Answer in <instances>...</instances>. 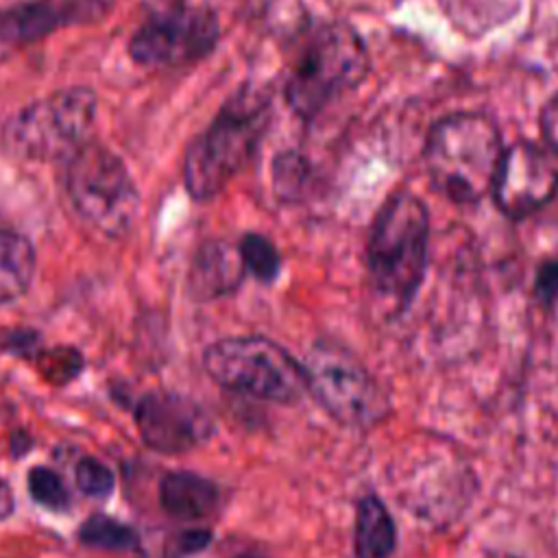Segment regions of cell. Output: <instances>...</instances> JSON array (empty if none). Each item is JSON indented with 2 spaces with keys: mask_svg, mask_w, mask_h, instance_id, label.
Wrapping results in <instances>:
<instances>
[{
  "mask_svg": "<svg viewBox=\"0 0 558 558\" xmlns=\"http://www.w3.org/2000/svg\"><path fill=\"white\" fill-rule=\"evenodd\" d=\"M270 122V100L264 92L242 87L233 94L187 146L183 181L192 198L216 196L255 155Z\"/></svg>",
  "mask_w": 558,
  "mask_h": 558,
  "instance_id": "6da1fadb",
  "label": "cell"
},
{
  "mask_svg": "<svg viewBox=\"0 0 558 558\" xmlns=\"http://www.w3.org/2000/svg\"><path fill=\"white\" fill-rule=\"evenodd\" d=\"M429 257V211L410 192L392 194L377 211L368 244L366 266L377 294L403 312L416 299Z\"/></svg>",
  "mask_w": 558,
  "mask_h": 558,
  "instance_id": "7a4b0ae2",
  "label": "cell"
},
{
  "mask_svg": "<svg viewBox=\"0 0 558 558\" xmlns=\"http://www.w3.org/2000/svg\"><path fill=\"white\" fill-rule=\"evenodd\" d=\"M504 146L497 126L480 113H453L429 133L425 166L432 183L456 203H475L493 190Z\"/></svg>",
  "mask_w": 558,
  "mask_h": 558,
  "instance_id": "3957f363",
  "label": "cell"
},
{
  "mask_svg": "<svg viewBox=\"0 0 558 558\" xmlns=\"http://www.w3.org/2000/svg\"><path fill=\"white\" fill-rule=\"evenodd\" d=\"M368 72L362 37L344 22L316 26L303 41L286 81L290 109L310 120Z\"/></svg>",
  "mask_w": 558,
  "mask_h": 558,
  "instance_id": "277c9868",
  "label": "cell"
},
{
  "mask_svg": "<svg viewBox=\"0 0 558 558\" xmlns=\"http://www.w3.org/2000/svg\"><path fill=\"white\" fill-rule=\"evenodd\" d=\"M98 98L89 87H65L15 111L2 129V144L17 157L68 161L94 142Z\"/></svg>",
  "mask_w": 558,
  "mask_h": 558,
  "instance_id": "5b68a950",
  "label": "cell"
},
{
  "mask_svg": "<svg viewBox=\"0 0 558 558\" xmlns=\"http://www.w3.org/2000/svg\"><path fill=\"white\" fill-rule=\"evenodd\" d=\"M65 192L76 214L109 238L124 235L140 211V192L124 161L89 142L65 161Z\"/></svg>",
  "mask_w": 558,
  "mask_h": 558,
  "instance_id": "8992f818",
  "label": "cell"
},
{
  "mask_svg": "<svg viewBox=\"0 0 558 558\" xmlns=\"http://www.w3.org/2000/svg\"><path fill=\"white\" fill-rule=\"evenodd\" d=\"M203 366L222 388L268 401L292 403L307 390L305 366L277 342L259 336L214 342L205 351Z\"/></svg>",
  "mask_w": 558,
  "mask_h": 558,
  "instance_id": "52a82bcc",
  "label": "cell"
},
{
  "mask_svg": "<svg viewBox=\"0 0 558 558\" xmlns=\"http://www.w3.org/2000/svg\"><path fill=\"white\" fill-rule=\"evenodd\" d=\"M303 366L307 390L340 425L366 429L388 416V395L349 349L336 342H316Z\"/></svg>",
  "mask_w": 558,
  "mask_h": 558,
  "instance_id": "ba28073f",
  "label": "cell"
},
{
  "mask_svg": "<svg viewBox=\"0 0 558 558\" xmlns=\"http://www.w3.org/2000/svg\"><path fill=\"white\" fill-rule=\"evenodd\" d=\"M220 39L218 17L203 7H174L150 15L129 41L137 65L163 70L190 65L207 57Z\"/></svg>",
  "mask_w": 558,
  "mask_h": 558,
  "instance_id": "9c48e42d",
  "label": "cell"
},
{
  "mask_svg": "<svg viewBox=\"0 0 558 558\" xmlns=\"http://www.w3.org/2000/svg\"><path fill=\"white\" fill-rule=\"evenodd\" d=\"M558 192V166L530 142H517L504 150L493 198L499 211L512 220L527 218L543 209Z\"/></svg>",
  "mask_w": 558,
  "mask_h": 558,
  "instance_id": "30bf717a",
  "label": "cell"
},
{
  "mask_svg": "<svg viewBox=\"0 0 558 558\" xmlns=\"http://www.w3.org/2000/svg\"><path fill=\"white\" fill-rule=\"evenodd\" d=\"M142 440L161 453H181L205 442L214 423L209 414L187 397L174 392H153L135 410Z\"/></svg>",
  "mask_w": 558,
  "mask_h": 558,
  "instance_id": "8fae6325",
  "label": "cell"
},
{
  "mask_svg": "<svg viewBox=\"0 0 558 558\" xmlns=\"http://www.w3.org/2000/svg\"><path fill=\"white\" fill-rule=\"evenodd\" d=\"M111 0H24L0 11V57L70 24L102 17Z\"/></svg>",
  "mask_w": 558,
  "mask_h": 558,
  "instance_id": "7c38bea8",
  "label": "cell"
},
{
  "mask_svg": "<svg viewBox=\"0 0 558 558\" xmlns=\"http://www.w3.org/2000/svg\"><path fill=\"white\" fill-rule=\"evenodd\" d=\"M244 264L240 251L225 242H207L192 266L190 272V292L196 299H216L222 296L242 281Z\"/></svg>",
  "mask_w": 558,
  "mask_h": 558,
  "instance_id": "4fadbf2b",
  "label": "cell"
},
{
  "mask_svg": "<svg viewBox=\"0 0 558 558\" xmlns=\"http://www.w3.org/2000/svg\"><path fill=\"white\" fill-rule=\"evenodd\" d=\"M355 558H390L397 549V525L377 495H364L355 506Z\"/></svg>",
  "mask_w": 558,
  "mask_h": 558,
  "instance_id": "5bb4252c",
  "label": "cell"
},
{
  "mask_svg": "<svg viewBox=\"0 0 558 558\" xmlns=\"http://www.w3.org/2000/svg\"><path fill=\"white\" fill-rule=\"evenodd\" d=\"M159 501L177 519H203L216 508L218 488L196 473L174 471L161 480Z\"/></svg>",
  "mask_w": 558,
  "mask_h": 558,
  "instance_id": "9a60e30c",
  "label": "cell"
},
{
  "mask_svg": "<svg viewBox=\"0 0 558 558\" xmlns=\"http://www.w3.org/2000/svg\"><path fill=\"white\" fill-rule=\"evenodd\" d=\"M33 272V244L15 231L0 229V305L24 294L31 286Z\"/></svg>",
  "mask_w": 558,
  "mask_h": 558,
  "instance_id": "2e32d148",
  "label": "cell"
},
{
  "mask_svg": "<svg viewBox=\"0 0 558 558\" xmlns=\"http://www.w3.org/2000/svg\"><path fill=\"white\" fill-rule=\"evenodd\" d=\"M442 7L456 26L477 35L508 20L519 0H442Z\"/></svg>",
  "mask_w": 558,
  "mask_h": 558,
  "instance_id": "e0dca14e",
  "label": "cell"
},
{
  "mask_svg": "<svg viewBox=\"0 0 558 558\" xmlns=\"http://www.w3.org/2000/svg\"><path fill=\"white\" fill-rule=\"evenodd\" d=\"M240 257L244 268L262 283H270L281 266V257L275 248V244L259 235V233H246L238 244Z\"/></svg>",
  "mask_w": 558,
  "mask_h": 558,
  "instance_id": "ac0fdd59",
  "label": "cell"
},
{
  "mask_svg": "<svg viewBox=\"0 0 558 558\" xmlns=\"http://www.w3.org/2000/svg\"><path fill=\"white\" fill-rule=\"evenodd\" d=\"M78 538L85 545L105 547V549H131L137 543V536L129 525H124L111 517H105V514L89 517L81 525Z\"/></svg>",
  "mask_w": 558,
  "mask_h": 558,
  "instance_id": "d6986e66",
  "label": "cell"
},
{
  "mask_svg": "<svg viewBox=\"0 0 558 558\" xmlns=\"http://www.w3.org/2000/svg\"><path fill=\"white\" fill-rule=\"evenodd\" d=\"M307 163L296 153H283L272 166V187L281 201H294L303 194L307 183Z\"/></svg>",
  "mask_w": 558,
  "mask_h": 558,
  "instance_id": "ffe728a7",
  "label": "cell"
},
{
  "mask_svg": "<svg viewBox=\"0 0 558 558\" xmlns=\"http://www.w3.org/2000/svg\"><path fill=\"white\" fill-rule=\"evenodd\" d=\"M28 490L35 501H39L46 508L61 510L68 506V490L61 482V477L46 466H35L28 473Z\"/></svg>",
  "mask_w": 558,
  "mask_h": 558,
  "instance_id": "44dd1931",
  "label": "cell"
},
{
  "mask_svg": "<svg viewBox=\"0 0 558 558\" xmlns=\"http://www.w3.org/2000/svg\"><path fill=\"white\" fill-rule=\"evenodd\" d=\"M76 484L89 497H107L113 488V473L100 460L85 458L76 464Z\"/></svg>",
  "mask_w": 558,
  "mask_h": 558,
  "instance_id": "7402d4cb",
  "label": "cell"
},
{
  "mask_svg": "<svg viewBox=\"0 0 558 558\" xmlns=\"http://www.w3.org/2000/svg\"><path fill=\"white\" fill-rule=\"evenodd\" d=\"M534 296L543 307H554L558 303V255L545 257L534 272Z\"/></svg>",
  "mask_w": 558,
  "mask_h": 558,
  "instance_id": "603a6c76",
  "label": "cell"
},
{
  "mask_svg": "<svg viewBox=\"0 0 558 558\" xmlns=\"http://www.w3.org/2000/svg\"><path fill=\"white\" fill-rule=\"evenodd\" d=\"M541 131L551 150L558 155V94H554L541 111Z\"/></svg>",
  "mask_w": 558,
  "mask_h": 558,
  "instance_id": "cb8c5ba5",
  "label": "cell"
},
{
  "mask_svg": "<svg viewBox=\"0 0 558 558\" xmlns=\"http://www.w3.org/2000/svg\"><path fill=\"white\" fill-rule=\"evenodd\" d=\"M207 543H209V532H205V530L185 532V534L181 536V541H179L181 551H198V549H203Z\"/></svg>",
  "mask_w": 558,
  "mask_h": 558,
  "instance_id": "d4e9b609",
  "label": "cell"
},
{
  "mask_svg": "<svg viewBox=\"0 0 558 558\" xmlns=\"http://www.w3.org/2000/svg\"><path fill=\"white\" fill-rule=\"evenodd\" d=\"M13 493L7 482L0 480V519H7L13 512Z\"/></svg>",
  "mask_w": 558,
  "mask_h": 558,
  "instance_id": "484cf974",
  "label": "cell"
},
{
  "mask_svg": "<svg viewBox=\"0 0 558 558\" xmlns=\"http://www.w3.org/2000/svg\"><path fill=\"white\" fill-rule=\"evenodd\" d=\"M238 558H257V556H253V554H242V556H238Z\"/></svg>",
  "mask_w": 558,
  "mask_h": 558,
  "instance_id": "4316f807",
  "label": "cell"
}]
</instances>
